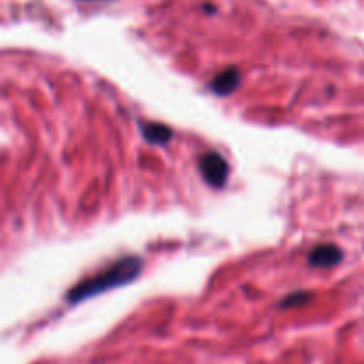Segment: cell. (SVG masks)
Wrapping results in <instances>:
<instances>
[{
  "label": "cell",
  "instance_id": "2",
  "mask_svg": "<svg viewBox=\"0 0 364 364\" xmlns=\"http://www.w3.org/2000/svg\"><path fill=\"white\" fill-rule=\"evenodd\" d=\"M199 169H201L203 178L215 188L224 187V183L228 180V173H230L226 160L219 153L213 151L201 156V160H199Z\"/></svg>",
  "mask_w": 364,
  "mask_h": 364
},
{
  "label": "cell",
  "instance_id": "6",
  "mask_svg": "<svg viewBox=\"0 0 364 364\" xmlns=\"http://www.w3.org/2000/svg\"><path fill=\"white\" fill-rule=\"evenodd\" d=\"M311 301V294H294L287 297V301L281 302V308H294V306H302Z\"/></svg>",
  "mask_w": 364,
  "mask_h": 364
},
{
  "label": "cell",
  "instance_id": "5",
  "mask_svg": "<svg viewBox=\"0 0 364 364\" xmlns=\"http://www.w3.org/2000/svg\"><path fill=\"white\" fill-rule=\"evenodd\" d=\"M142 135L148 142L151 144H166L171 137H173V132L166 127V124L160 123H148L142 128Z\"/></svg>",
  "mask_w": 364,
  "mask_h": 364
},
{
  "label": "cell",
  "instance_id": "1",
  "mask_svg": "<svg viewBox=\"0 0 364 364\" xmlns=\"http://www.w3.org/2000/svg\"><path fill=\"white\" fill-rule=\"evenodd\" d=\"M141 270L142 263L135 256L119 259V262L114 263L107 270L96 274L95 277H89V279L78 283L73 290L68 291V301L75 304V302L91 299L95 295L103 294V291L112 290V288L123 287V284H128L130 281H134L141 274Z\"/></svg>",
  "mask_w": 364,
  "mask_h": 364
},
{
  "label": "cell",
  "instance_id": "4",
  "mask_svg": "<svg viewBox=\"0 0 364 364\" xmlns=\"http://www.w3.org/2000/svg\"><path fill=\"white\" fill-rule=\"evenodd\" d=\"M240 85V73H238L237 68H228L223 73L217 75L212 82V89L219 96H226L235 92Z\"/></svg>",
  "mask_w": 364,
  "mask_h": 364
},
{
  "label": "cell",
  "instance_id": "3",
  "mask_svg": "<svg viewBox=\"0 0 364 364\" xmlns=\"http://www.w3.org/2000/svg\"><path fill=\"white\" fill-rule=\"evenodd\" d=\"M343 258V252L333 244H326V245H318V247L313 249L309 252V263L313 267H334L341 262Z\"/></svg>",
  "mask_w": 364,
  "mask_h": 364
},
{
  "label": "cell",
  "instance_id": "7",
  "mask_svg": "<svg viewBox=\"0 0 364 364\" xmlns=\"http://www.w3.org/2000/svg\"><path fill=\"white\" fill-rule=\"evenodd\" d=\"M87 2H92V0H87Z\"/></svg>",
  "mask_w": 364,
  "mask_h": 364
}]
</instances>
